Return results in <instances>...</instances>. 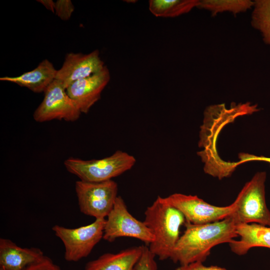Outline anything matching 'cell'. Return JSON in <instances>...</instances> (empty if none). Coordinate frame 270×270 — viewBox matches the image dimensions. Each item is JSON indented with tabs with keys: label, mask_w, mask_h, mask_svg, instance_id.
Returning <instances> with one entry per match:
<instances>
[{
	"label": "cell",
	"mask_w": 270,
	"mask_h": 270,
	"mask_svg": "<svg viewBox=\"0 0 270 270\" xmlns=\"http://www.w3.org/2000/svg\"><path fill=\"white\" fill-rule=\"evenodd\" d=\"M120 237L135 238L147 244L154 240L153 234L144 222L129 212L124 200L118 196L106 219L103 239L112 242Z\"/></svg>",
	"instance_id": "7"
},
{
	"label": "cell",
	"mask_w": 270,
	"mask_h": 270,
	"mask_svg": "<svg viewBox=\"0 0 270 270\" xmlns=\"http://www.w3.org/2000/svg\"><path fill=\"white\" fill-rule=\"evenodd\" d=\"M105 224L106 218H102L76 228L54 226L52 230L64 246L65 260L68 262H78L88 256L103 238Z\"/></svg>",
	"instance_id": "5"
},
{
	"label": "cell",
	"mask_w": 270,
	"mask_h": 270,
	"mask_svg": "<svg viewBox=\"0 0 270 270\" xmlns=\"http://www.w3.org/2000/svg\"><path fill=\"white\" fill-rule=\"evenodd\" d=\"M236 232L239 240L229 243L232 252L238 256L246 254L252 248L264 247L270 248V226L251 223L236 225Z\"/></svg>",
	"instance_id": "13"
},
{
	"label": "cell",
	"mask_w": 270,
	"mask_h": 270,
	"mask_svg": "<svg viewBox=\"0 0 270 270\" xmlns=\"http://www.w3.org/2000/svg\"><path fill=\"white\" fill-rule=\"evenodd\" d=\"M200 0H150L149 10L156 17L174 18L190 12Z\"/></svg>",
	"instance_id": "16"
},
{
	"label": "cell",
	"mask_w": 270,
	"mask_h": 270,
	"mask_svg": "<svg viewBox=\"0 0 270 270\" xmlns=\"http://www.w3.org/2000/svg\"><path fill=\"white\" fill-rule=\"evenodd\" d=\"M74 6L70 0H58L55 2L56 15L63 20H68L72 16Z\"/></svg>",
	"instance_id": "20"
},
{
	"label": "cell",
	"mask_w": 270,
	"mask_h": 270,
	"mask_svg": "<svg viewBox=\"0 0 270 270\" xmlns=\"http://www.w3.org/2000/svg\"><path fill=\"white\" fill-rule=\"evenodd\" d=\"M184 215L186 222L202 224L221 220L230 216L236 206L234 201L226 206L210 204L196 196L174 193L164 198Z\"/></svg>",
	"instance_id": "8"
},
{
	"label": "cell",
	"mask_w": 270,
	"mask_h": 270,
	"mask_svg": "<svg viewBox=\"0 0 270 270\" xmlns=\"http://www.w3.org/2000/svg\"><path fill=\"white\" fill-rule=\"evenodd\" d=\"M240 160L236 162L229 163L230 168L234 170L240 164L250 161H262L268 162L270 165V158L264 156H256L246 153H241L238 156Z\"/></svg>",
	"instance_id": "21"
},
{
	"label": "cell",
	"mask_w": 270,
	"mask_h": 270,
	"mask_svg": "<svg viewBox=\"0 0 270 270\" xmlns=\"http://www.w3.org/2000/svg\"><path fill=\"white\" fill-rule=\"evenodd\" d=\"M155 256L148 247L144 246L142 256L136 266V270H157Z\"/></svg>",
	"instance_id": "19"
},
{
	"label": "cell",
	"mask_w": 270,
	"mask_h": 270,
	"mask_svg": "<svg viewBox=\"0 0 270 270\" xmlns=\"http://www.w3.org/2000/svg\"><path fill=\"white\" fill-rule=\"evenodd\" d=\"M144 222L154 236L149 250L160 260L170 258L180 237V226L186 223L184 215L158 196L146 208Z\"/></svg>",
	"instance_id": "2"
},
{
	"label": "cell",
	"mask_w": 270,
	"mask_h": 270,
	"mask_svg": "<svg viewBox=\"0 0 270 270\" xmlns=\"http://www.w3.org/2000/svg\"><path fill=\"white\" fill-rule=\"evenodd\" d=\"M110 79L109 70L105 66L100 72L74 82L66 88V92L80 112L87 114L100 98Z\"/></svg>",
	"instance_id": "11"
},
{
	"label": "cell",
	"mask_w": 270,
	"mask_h": 270,
	"mask_svg": "<svg viewBox=\"0 0 270 270\" xmlns=\"http://www.w3.org/2000/svg\"><path fill=\"white\" fill-rule=\"evenodd\" d=\"M44 256L40 248H23L9 239H0V268L4 270H24Z\"/></svg>",
	"instance_id": "12"
},
{
	"label": "cell",
	"mask_w": 270,
	"mask_h": 270,
	"mask_svg": "<svg viewBox=\"0 0 270 270\" xmlns=\"http://www.w3.org/2000/svg\"><path fill=\"white\" fill-rule=\"evenodd\" d=\"M82 112L66 89L55 80L44 92V98L33 114L34 120L44 122L54 120L74 122Z\"/></svg>",
	"instance_id": "9"
},
{
	"label": "cell",
	"mask_w": 270,
	"mask_h": 270,
	"mask_svg": "<svg viewBox=\"0 0 270 270\" xmlns=\"http://www.w3.org/2000/svg\"><path fill=\"white\" fill-rule=\"evenodd\" d=\"M144 246H134L116 254L106 253L88 262L84 270H136Z\"/></svg>",
	"instance_id": "15"
},
{
	"label": "cell",
	"mask_w": 270,
	"mask_h": 270,
	"mask_svg": "<svg viewBox=\"0 0 270 270\" xmlns=\"http://www.w3.org/2000/svg\"><path fill=\"white\" fill-rule=\"evenodd\" d=\"M254 4L250 0H200L197 8L208 11L212 16L224 12L236 15L252 8Z\"/></svg>",
	"instance_id": "17"
},
{
	"label": "cell",
	"mask_w": 270,
	"mask_h": 270,
	"mask_svg": "<svg viewBox=\"0 0 270 270\" xmlns=\"http://www.w3.org/2000/svg\"><path fill=\"white\" fill-rule=\"evenodd\" d=\"M24 270H61L59 266L54 264L52 261L46 256L40 261L34 264Z\"/></svg>",
	"instance_id": "22"
},
{
	"label": "cell",
	"mask_w": 270,
	"mask_h": 270,
	"mask_svg": "<svg viewBox=\"0 0 270 270\" xmlns=\"http://www.w3.org/2000/svg\"><path fill=\"white\" fill-rule=\"evenodd\" d=\"M104 66L98 50L87 54L68 53L62 67L57 71L56 80L66 89L74 82L100 72Z\"/></svg>",
	"instance_id": "10"
},
{
	"label": "cell",
	"mask_w": 270,
	"mask_h": 270,
	"mask_svg": "<svg viewBox=\"0 0 270 270\" xmlns=\"http://www.w3.org/2000/svg\"><path fill=\"white\" fill-rule=\"evenodd\" d=\"M176 270H228L215 266H205L202 262H195L186 265L180 266Z\"/></svg>",
	"instance_id": "23"
},
{
	"label": "cell",
	"mask_w": 270,
	"mask_h": 270,
	"mask_svg": "<svg viewBox=\"0 0 270 270\" xmlns=\"http://www.w3.org/2000/svg\"><path fill=\"white\" fill-rule=\"evenodd\" d=\"M186 230L180 236L170 259L180 266L204 262L214 246L230 243L238 237L236 223L231 214L218 222L202 224L186 222Z\"/></svg>",
	"instance_id": "1"
},
{
	"label": "cell",
	"mask_w": 270,
	"mask_h": 270,
	"mask_svg": "<svg viewBox=\"0 0 270 270\" xmlns=\"http://www.w3.org/2000/svg\"><path fill=\"white\" fill-rule=\"evenodd\" d=\"M75 190L80 212L96 218L107 217L118 196V184L111 180L102 182L78 180Z\"/></svg>",
	"instance_id": "6"
},
{
	"label": "cell",
	"mask_w": 270,
	"mask_h": 270,
	"mask_svg": "<svg viewBox=\"0 0 270 270\" xmlns=\"http://www.w3.org/2000/svg\"><path fill=\"white\" fill-rule=\"evenodd\" d=\"M135 158L126 152L118 150L111 156L98 160H84L69 158L64 162L66 170L80 180L102 182L112 180L130 170Z\"/></svg>",
	"instance_id": "3"
},
{
	"label": "cell",
	"mask_w": 270,
	"mask_h": 270,
	"mask_svg": "<svg viewBox=\"0 0 270 270\" xmlns=\"http://www.w3.org/2000/svg\"><path fill=\"white\" fill-rule=\"evenodd\" d=\"M36 1L42 4L47 10L54 13L55 2L52 0H37Z\"/></svg>",
	"instance_id": "24"
},
{
	"label": "cell",
	"mask_w": 270,
	"mask_h": 270,
	"mask_svg": "<svg viewBox=\"0 0 270 270\" xmlns=\"http://www.w3.org/2000/svg\"><path fill=\"white\" fill-rule=\"evenodd\" d=\"M250 23L261 34L263 42L270 46V0L254 1Z\"/></svg>",
	"instance_id": "18"
},
{
	"label": "cell",
	"mask_w": 270,
	"mask_h": 270,
	"mask_svg": "<svg viewBox=\"0 0 270 270\" xmlns=\"http://www.w3.org/2000/svg\"><path fill=\"white\" fill-rule=\"evenodd\" d=\"M58 70L48 59L42 60L34 70L17 76H3L0 80L25 87L36 93L44 92L56 80Z\"/></svg>",
	"instance_id": "14"
},
{
	"label": "cell",
	"mask_w": 270,
	"mask_h": 270,
	"mask_svg": "<svg viewBox=\"0 0 270 270\" xmlns=\"http://www.w3.org/2000/svg\"><path fill=\"white\" fill-rule=\"evenodd\" d=\"M0 270H4L2 268H0Z\"/></svg>",
	"instance_id": "25"
},
{
	"label": "cell",
	"mask_w": 270,
	"mask_h": 270,
	"mask_svg": "<svg viewBox=\"0 0 270 270\" xmlns=\"http://www.w3.org/2000/svg\"><path fill=\"white\" fill-rule=\"evenodd\" d=\"M266 178L265 172H257L239 192L231 214L237 224L256 223L270 226V210L266 202Z\"/></svg>",
	"instance_id": "4"
}]
</instances>
